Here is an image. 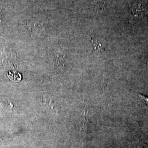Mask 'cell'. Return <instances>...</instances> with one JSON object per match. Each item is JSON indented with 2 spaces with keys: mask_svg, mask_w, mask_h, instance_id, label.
Instances as JSON below:
<instances>
[{
  "mask_svg": "<svg viewBox=\"0 0 148 148\" xmlns=\"http://www.w3.org/2000/svg\"><path fill=\"white\" fill-rule=\"evenodd\" d=\"M91 42L94 46L95 49L99 52L104 51L108 48L107 42L104 38L99 37L92 38Z\"/></svg>",
  "mask_w": 148,
  "mask_h": 148,
  "instance_id": "obj_1",
  "label": "cell"
},
{
  "mask_svg": "<svg viewBox=\"0 0 148 148\" xmlns=\"http://www.w3.org/2000/svg\"><path fill=\"white\" fill-rule=\"evenodd\" d=\"M145 10V8L142 4H136L132 8V16L133 18H139L140 16H144L146 12Z\"/></svg>",
  "mask_w": 148,
  "mask_h": 148,
  "instance_id": "obj_2",
  "label": "cell"
},
{
  "mask_svg": "<svg viewBox=\"0 0 148 148\" xmlns=\"http://www.w3.org/2000/svg\"><path fill=\"white\" fill-rule=\"evenodd\" d=\"M64 56L58 54L56 59V63L58 66L59 68H63L64 67Z\"/></svg>",
  "mask_w": 148,
  "mask_h": 148,
  "instance_id": "obj_3",
  "label": "cell"
},
{
  "mask_svg": "<svg viewBox=\"0 0 148 148\" xmlns=\"http://www.w3.org/2000/svg\"><path fill=\"white\" fill-rule=\"evenodd\" d=\"M137 95L138 98L140 99L141 101H143V102L146 104L147 106H148V97L147 96H145V95H142L141 94H139L137 93Z\"/></svg>",
  "mask_w": 148,
  "mask_h": 148,
  "instance_id": "obj_4",
  "label": "cell"
}]
</instances>
